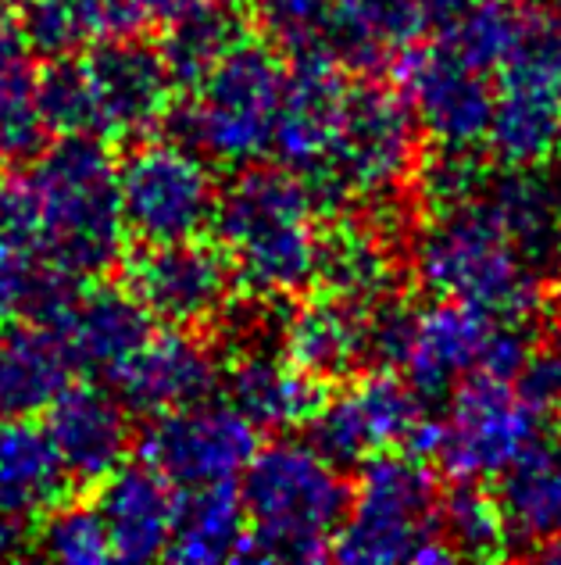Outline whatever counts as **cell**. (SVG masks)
Here are the masks:
<instances>
[{
	"label": "cell",
	"instance_id": "37",
	"mask_svg": "<svg viewBox=\"0 0 561 565\" xmlns=\"http://www.w3.org/2000/svg\"><path fill=\"white\" fill-rule=\"evenodd\" d=\"M19 22L25 51L40 57H68L79 54L86 43L100 36L90 0H8Z\"/></svg>",
	"mask_w": 561,
	"mask_h": 565
},
{
	"label": "cell",
	"instance_id": "28",
	"mask_svg": "<svg viewBox=\"0 0 561 565\" xmlns=\"http://www.w3.org/2000/svg\"><path fill=\"white\" fill-rule=\"evenodd\" d=\"M72 362L51 326L4 322L0 330V419L40 415L72 380Z\"/></svg>",
	"mask_w": 561,
	"mask_h": 565
},
{
	"label": "cell",
	"instance_id": "10",
	"mask_svg": "<svg viewBox=\"0 0 561 565\" xmlns=\"http://www.w3.org/2000/svg\"><path fill=\"white\" fill-rule=\"evenodd\" d=\"M522 322H505L476 305L440 297L433 308L416 311V330L404 354V380L419 397H451V391L472 373H494L515 380L529 354Z\"/></svg>",
	"mask_w": 561,
	"mask_h": 565
},
{
	"label": "cell",
	"instance_id": "40",
	"mask_svg": "<svg viewBox=\"0 0 561 565\" xmlns=\"http://www.w3.org/2000/svg\"><path fill=\"white\" fill-rule=\"evenodd\" d=\"M90 11L100 36H137L143 25H151L143 0H90Z\"/></svg>",
	"mask_w": 561,
	"mask_h": 565
},
{
	"label": "cell",
	"instance_id": "9",
	"mask_svg": "<svg viewBox=\"0 0 561 565\" xmlns=\"http://www.w3.org/2000/svg\"><path fill=\"white\" fill-rule=\"evenodd\" d=\"M118 204L137 244L190 241L212 230L218 180L212 161L186 143L147 137L118 166Z\"/></svg>",
	"mask_w": 561,
	"mask_h": 565
},
{
	"label": "cell",
	"instance_id": "36",
	"mask_svg": "<svg viewBox=\"0 0 561 565\" xmlns=\"http://www.w3.org/2000/svg\"><path fill=\"white\" fill-rule=\"evenodd\" d=\"M250 22L258 25L261 40L287 62L333 57V0H250Z\"/></svg>",
	"mask_w": 561,
	"mask_h": 565
},
{
	"label": "cell",
	"instance_id": "24",
	"mask_svg": "<svg viewBox=\"0 0 561 565\" xmlns=\"http://www.w3.org/2000/svg\"><path fill=\"white\" fill-rule=\"evenodd\" d=\"M393 247L379 222L354 218L347 212H330L326 222H319L315 282L322 294L354 305H376L393 294Z\"/></svg>",
	"mask_w": 561,
	"mask_h": 565
},
{
	"label": "cell",
	"instance_id": "33",
	"mask_svg": "<svg viewBox=\"0 0 561 565\" xmlns=\"http://www.w3.org/2000/svg\"><path fill=\"white\" fill-rule=\"evenodd\" d=\"M440 530L454 558H500L511 552L500 501L476 480H457V487L440 498Z\"/></svg>",
	"mask_w": 561,
	"mask_h": 565
},
{
	"label": "cell",
	"instance_id": "20",
	"mask_svg": "<svg viewBox=\"0 0 561 565\" xmlns=\"http://www.w3.org/2000/svg\"><path fill=\"white\" fill-rule=\"evenodd\" d=\"M151 322L154 319L129 294L126 282H105L100 276L83 282L68 311L57 319L54 333L76 373L111 376L151 337Z\"/></svg>",
	"mask_w": 561,
	"mask_h": 565
},
{
	"label": "cell",
	"instance_id": "44",
	"mask_svg": "<svg viewBox=\"0 0 561 565\" xmlns=\"http://www.w3.org/2000/svg\"><path fill=\"white\" fill-rule=\"evenodd\" d=\"M14 54H25V40L19 33V22L8 4H0V57H14Z\"/></svg>",
	"mask_w": 561,
	"mask_h": 565
},
{
	"label": "cell",
	"instance_id": "25",
	"mask_svg": "<svg viewBox=\"0 0 561 565\" xmlns=\"http://www.w3.org/2000/svg\"><path fill=\"white\" fill-rule=\"evenodd\" d=\"M333 386L301 373L287 354L247 348L226 369V401H233L258 429H293L322 408Z\"/></svg>",
	"mask_w": 561,
	"mask_h": 565
},
{
	"label": "cell",
	"instance_id": "4",
	"mask_svg": "<svg viewBox=\"0 0 561 565\" xmlns=\"http://www.w3.org/2000/svg\"><path fill=\"white\" fill-rule=\"evenodd\" d=\"M416 241V273L436 297L476 305L505 322H526L540 308V265L500 230L483 198L433 207Z\"/></svg>",
	"mask_w": 561,
	"mask_h": 565
},
{
	"label": "cell",
	"instance_id": "21",
	"mask_svg": "<svg viewBox=\"0 0 561 565\" xmlns=\"http://www.w3.org/2000/svg\"><path fill=\"white\" fill-rule=\"evenodd\" d=\"M283 354L319 383H344L368 369V305L322 294L283 322Z\"/></svg>",
	"mask_w": 561,
	"mask_h": 565
},
{
	"label": "cell",
	"instance_id": "31",
	"mask_svg": "<svg viewBox=\"0 0 561 565\" xmlns=\"http://www.w3.org/2000/svg\"><path fill=\"white\" fill-rule=\"evenodd\" d=\"M247 36L250 19L240 8H208L169 22V33L161 40V54H165L172 68L175 86L190 90Z\"/></svg>",
	"mask_w": 561,
	"mask_h": 565
},
{
	"label": "cell",
	"instance_id": "14",
	"mask_svg": "<svg viewBox=\"0 0 561 565\" xmlns=\"http://www.w3.org/2000/svg\"><path fill=\"white\" fill-rule=\"evenodd\" d=\"M258 451V426L233 401L197 405L154 415L143 429L140 458L172 487L229 483Z\"/></svg>",
	"mask_w": 561,
	"mask_h": 565
},
{
	"label": "cell",
	"instance_id": "29",
	"mask_svg": "<svg viewBox=\"0 0 561 565\" xmlns=\"http://www.w3.org/2000/svg\"><path fill=\"white\" fill-rule=\"evenodd\" d=\"M172 490L175 501L165 558L194 565L247 558V515L233 480Z\"/></svg>",
	"mask_w": 561,
	"mask_h": 565
},
{
	"label": "cell",
	"instance_id": "6",
	"mask_svg": "<svg viewBox=\"0 0 561 565\" xmlns=\"http://www.w3.org/2000/svg\"><path fill=\"white\" fill-rule=\"evenodd\" d=\"M422 161V129L404 90L379 79H350L326 161L304 180L319 212L390 201L408 186Z\"/></svg>",
	"mask_w": 561,
	"mask_h": 565
},
{
	"label": "cell",
	"instance_id": "11",
	"mask_svg": "<svg viewBox=\"0 0 561 565\" xmlns=\"http://www.w3.org/2000/svg\"><path fill=\"white\" fill-rule=\"evenodd\" d=\"M543 419L548 415L515 386V380L472 373L451 391L433 458L454 480H500L515 458L543 437Z\"/></svg>",
	"mask_w": 561,
	"mask_h": 565
},
{
	"label": "cell",
	"instance_id": "26",
	"mask_svg": "<svg viewBox=\"0 0 561 565\" xmlns=\"http://www.w3.org/2000/svg\"><path fill=\"white\" fill-rule=\"evenodd\" d=\"M425 29L419 0H333L330 54L358 76H379L397 68Z\"/></svg>",
	"mask_w": 561,
	"mask_h": 565
},
{
	"label": "cell",
	"instance_id": "45",
	"mask_svg": "<svg viewBox=\"0 0 561 565\" xmlns=\"http://www.w3.org/2000/svg\"><path fill=\"white\" fill-rule=\"evenodd\" d=\"M548 301H551V311H554V319L561 326V265H558L554 282H551V290H548Z\"/></svg>",
	"mask_w": 561,
	"mask_h": 565
},
{
	"label": "cell",
	"instance_id": "27",
	"mask_svg": "<svg viewBox=\"0 0 561 565\" xmlns=\"http://www.w3.org/2000/svg\"><path fill=\"white\" fill-rule=\"evenodd\" d=\"M500 512L511 544L551 552L561 544V437H537L500 476Z\"/></svg>",
	"mask_w": 561,
	"mask_h": 565
},
{
	"label": "cell",
	"instance_id": "41",
	"mask_svg": "<svg viewBox=\"0 0 561 565\" xmlns=\"http://www.w3.org/2000/svg\"><path fill=\"white\" fill-rule=\"evenodd\" d=\"M244 0H143L147 8V19L158 22V25H169L183 14H194V11H208V8H240Z\"/></svg>",
	"mask_w": 561,
	"mask_h": 565
},
{
	"label": "cell",
	"instance_id": "1",
	"mask_svg": "<svg viewBox=\"0 0 561 565\" xmlns=\"http://www.w3.org/2000/svg\"><path fill=\"white\" fill-rule=\"evenodd\" d=\"M319 204L298 172L250 166L218 190L212 230L226 250L236 282L250 297L290 301L315 287Z\"/></svg>",
	"mask_w": 561,
	"mask_h": 565
},
{
	"label": "cell",
	"instance_id": "22",
	"mask_svg": "<svg viewBox=\"0 0 561 565\" xmlns=\"http://www.w3.org/2000/svg\"><path fill=\"white\" fill-rule=\"evenodd\" d=\"M72 472L65 469L47 423L36 415L0 419V515L14 523H40L54 504L72 498Z\"/></svg>",
	"mask_w": 561,
	"mask_h": 565
},
{
	"label": "cell",
	"instance_id": "38",
	"mask_svg": "<svg viewBox=\"0 0 561 565\" xmlns=\"http://www.w3.org/2000/svg\"><path fill=\"white\" fill-rule=\"evenodd\" d=\"M36 552L68 565H100L115 558L108 526L94 501H62L40 519Z\"/></svg>",
	"mask_w": 561,
	"mask_h": 565
},
{
	"label": "cell",
	"instance_id": "7",
	"mask_svg": "<svg viewBox=\"0 0 561 565\" xmlns=\"http://www.w3.org/2000/svg\"><path fill=\"white\" fill-rule=\"evenodd\" d=\"M440 483L425 458L379 451L358 466L350 509L333 541L336 562H451L454 552L440 530Z\"/></svg>",
	"mask_w": 561,
	"mask_h": 565
},
{
	"label": "cell",
	"instance_id": "5",
	"mask_svg": "<svg viewBox=\"0 0 561 565\" xmlns=\"http://www.w3.org/2000/svg\"><path fill=\"white\" fill-rule=\"evenodd\" d=\"M283 79V57L265 40L247 36L172 104L169 137L218 166L244 169L272 151Z\"/></svg>",
	"mask_w": 561,
	"mask_h": 565
},
{
	"label": "cell",
	"instance_id": "46",
	"mask_svg": "<svg viewBox=\"0 0 561 565\" xmlns=\"http://www.w3.org/2000/svg\"><path fill=\"white\" fill-rule=\"evenodd\" d=\"M543 558H551V562H561V544L551 547V552H543Z\"/></svg>",
	"mask_w": 561,
	"mask_h": 565
},
{
	"label": "cell",
	"instance_id": "8",
	"mask_svg": "<svg viewBox=\"0 0 561 565\" xmlns=\"http://www.w3.org/2000/svg\"><path fill=\"white\" fill-rule=\"evenodd\" d=\"M486 147L500 166H551L561 151V22L537 14L494 72Z\"/></svg>",
	"mask_w": 561,
	"mask_h": 565
},
{
	"label": "cell",
	"instance_id": "39",
	"mask_svg": "<svg viewBox=\"0 0 561 565\" xmlns=\"http://www.w3.org/2000/svg\"><path fill=\"white\" fill-rule=\"evenodd\" d=\"M519 391L533 401L543 415L561 412V340L543 348H529L519 369Z\"/></svg>",
	"mask_w": 561,
	"mask_h": 565
},
{
	"label": "cell",
	"instance_id": "35",
	"mask_svg": "<svg viewBox=\"0 0 561 565\" xmlns=\"http://www.w3.org/2000/svg\"><path fill=\"white\" fill-rule=\"evenodd\" d=\"M36 97L40 111L47 118L51 137H105V118L97 108V94L90 83V72L76 54L51 57L36 72Z\"/></svg>",
	"mask_w": 561,
	"mask_h": 565
},
{
	"label": "cell",
	"instance_id": "23",
	"mask_svg": "<svg viewBox=\"0 0 561 565\" xmlns=\"http://www.w3.org/2000/svg\"><path fill=\"white\" fill-rule=\"evenodd\" d=\"M172 483L151 469L118 466L108 480L97 483V512L105 519L108 537L118 562H151L165 558L169 533H172Z\"/></svg>",
	"mask_w": 561,
	"mask_h": 565
},
{
	"label": "cell",
	"instance_id": "18",
	"mask_svg": "<svg viewBox=\"0 0 561 565\" xmlns=\"http://www.w3.org/2000/svg\"><path fill=\"white\" fill-rule=\"evenodd\" d=\"M347 90V72L333 57L290 62L272 132V151L279 166L298 172L301 180H312L333 147Z\"/></svg>",
	"mask_w": 561,
	"mask_h": 565
},
{
	"label": "cell",
	"instance_id": "47",
	"mask_svg": "<svg viewBox=\"0 0 561 565\" xmlns=\"http://www.w3.org/2000/svg\"><path fill=\"white\" fill-rule=\"evenodd\" d=\"M548 4H551V14L561 22V0H548Z\"/></svg>",
	"mask_w": 561,
	"mask_h": 565
},
{
	"label": "cell",
	"instance_id": "32",
	"mask_svg": "<svg viewBox=\"0 0 561 565\" xmlns=\"http://www.w3.org/2000/svg\"><path fill=\"white\" fill-rule=\"evenodd\" d=\"M533 11L519 0H476L462 19L444 29V47H451L462 62L479 72H497L508 54L519 47Z\"/></svg>",
	"mask_w": 561,
	"mask_h": 565
},
{
	"label": "cell",
	"instance_id": "12",
	"mask_svg": "<svg viewBox=\"0 0 561 565\" xmlns=\"http://www.w3.org/2000/svg\"><path fill=\"white\" fill-rule=\"evenodd\" d=\"M122 282L154 322L175 330H204L226 316L233 294V265L223 247L204 236L172 244H137L122 255Z\"/></svg>",
	"mask_w": 561,
	"mask_h": 565
},
{
	"label": "cell",
	"instance_id": "43",
	"mask_svg": "<svg viewBox=\"0 0 561 565\" xmlns=\"http://www.w3.org/2000/svg\"><path fill=\"white\" fill-rule=\"evenodd\" d=\"M25 547H29V537H25L22 523H14V519L0 515V562L25 555Z\"/></svg>",
	"mask_w": 561,
	"mask_h": 565
},
{
	"label": "cell",
	"instance_id": "16",
	"mask_svg": "<svg viewBox=\"0 0 561 565\" xmlns=\"http://www.w3.org/2000/svg\"><path fill=\"white\" fill-rule=\"evenodd\" d=\"M108 140H147L165 126L180 86L165 54L140 36H105L83 57Z\"/></svg>",
	"mask_w": 561,
	"mask_h": 565
},
{
	"label": "cell",
	"instance_id": "30",
	"mask_svg": "<svg viewBox=\"0 0 561 565\" xmlns=\"http://www.w3.org/2000/svg\"><path fill=\"white\" fill-rule=\"evenodd\" d=\"M483 204L522 255L543 265L561 244V183L548 166H505L479 186Z\"/></svg>",
	"mask_w": 561,
	"mask_h": 565
},
{
	"label": "cell",
	"instance_id": "2",
	"mask_svg": "<svg viewBox=\"0 0 561 565\" xmlns=\"http://www.w3.org/2000/svg\"><path fill=\"white\" fill-rule=\"evenodd\" d=\"M36 215L40 262L51 269L100 279L126 255L118 204V169L100 137H57L25 175Z\"/></svg>",
	"mask_w": 561,
	"mask_h": 565
},
{
	"label": "cell",
	"instance_id": "13",
	"mask_svg": "<svg viewBox=\"0 0 561 565\" xmlns=\"http://www.w3.org/2000/svg\"><path fill=\"white\" fill-rule=\"evenodd\" d=\"M422 419L425 401L416 386L393 369H376L322 401V408L308 419V444L336 469H347L379 451H404Z\"/></svg>",
	"mask_w": 561,
	"mask_h": 565
},
{
	"label": "cell",
	"instance_id": "3",
	"mask_svg": "<svg viewBox=\"0 0 561 565\" xmlns=\"http://www.w3.org/2000/svg\"><path fill=\"white\" fill-rule=\"evenodd\" d=\"M250 562H319L350 509V487L312 444L276 440L240 472Z\"/></svg>",
	"mask_w": 561,
	"mask_h": 565
},
{
	"label": "cell",
	"instance_id": "15",
	"mask_svg": "<svg viewBox=\"0 0 561 565\" xmlns=\"http://www.w3.org/2000/svg\"><path fill=\"white\" fill-rule=\"evenodd\" d=\"M404 97L419 118L422 137L436 151L476 154L486 147L494 115V79L462 62L451 47H411L397 62Z\"/></svg>",
	"mask_w": 561,
	"mask_h": 565
},
{
	"label": "cell",
	"instance_id": "17",
	"mask_svg": "<svg viewBox=\"0 0 561 565\" xmlns=\"http://www.w3.org/2000/svg\"><path fill=\"white\" fill-rule=\"evenodd\" d=\"M108 380L132 415L154 419V415L208 401L223 380V369H218L215 348L204 344L194 330L169 326L165 333L147 337Z\"/></svg>",
	"mask_w": 561,
	"mask_h": 565
},
{
	"label": "cell",
	"instance_id": "42",
	"mask_svg": "<svg viewBox=\"0 0 561 565\" xmlns=\"http://www.w3.org/2000/svg\"><path fill=\"white\" fill-rule=\"evenodd\" d=\"M472 4H476V0H419V8L425 14V25H436L440 33H444L451 22L462 19Z\"/></svg>",
	"mask_w": 561,
	"mask_h": 565
},
{
	"label": "cell",
	"instance_id": "19",
	"mask_svg": "<svg viewBox=\"0 0 561 565\" xmlns=\"http://www.w3.org/2000/svg\"><path fill=\"white\" fill-rule=\"evenodd\" d=\"M47 429L79 487L108 480L118 466H126L132 451L129 408L118 394L94 383H68L47 408Z\"/></svg>",
	"mask_w": 561,
	"mask_h": 565
},
{
	"label": "cell",
	"instance_id": "34",
	"mask_svg": "<svg viewBox=\"0 0 561 565\" xmlns=\"http://www.w3.org/2000/svg\"><path fill=\"white\" fill-rule=\"evenodd\" d=\"M47 143L51 129L40 111L36 72L25 54L0 57V166H29Z\"/></svg>",
	"mask_w": 561,
	"mask_h": 565
}]
</instances>
